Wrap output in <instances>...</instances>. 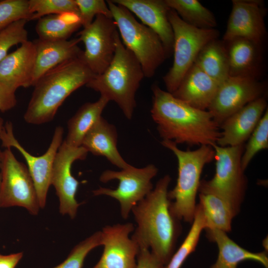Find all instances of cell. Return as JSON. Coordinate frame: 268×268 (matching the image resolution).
<instances>
[{"label":"cell","mask_w":268,"mask_h":268,"mask_svg":"<svg viewBox=\"0 0 268 268\" xmlns=\"http://www.w3.org/2000/svg\"><path fill=\"white\" fill-rule=\"evenodd\" d=\"M151 117L163 140L190 146L212 145L220 136V126L207 110L194 108L152 85Z\"/></svg>","instance_id":"cell-1"},{"label":"cell","mask_w":268,"mask_h":268,"mask_svg":"<svg viewBox=\"0 0 268 268\" xmlns=\"http://www.w3.org/2000/svg\"><path fill=\"white\" fill-rule=\"evenodd\" d=\"M171 180L168 175L160 179L131 211L136 223L131 238L166 266L174 253L180 230L178 220L170 210L168 189Z\"/></svg>","instance_id":"cell-2"},{"label":"cell","mask_w":268,"mask_h":268,"mask_svg":"<svg viewBox=\"0 0 268 268\" xmlns=\"http://www.w3.org/2000/svg\"><path fill=\"white\" fill-rule=\"evenodd\" d=\"M95 75L80 57L65 62L41 76L24 115L30 124L51 122L64 101L73 92L86 84Z\"/></svg>","instance_id":"cell-3"},{"label":"cell","mask_w":268,"mask_h":268,"mask_svg":"<svg viewBox=\"0 0 268 268\" xmlns=\"http://www.w3.org/2000/svg\"><path fill=\"white\" fill-rule=\"evenodd\" d=\"M144 77L139 62L123 44L118 33L115 54L110 65L85 86L99 92L109 101L115 102L125 117L131 120L136 107V92Z\"/></svg>","instance_id":"cell-4"},{"label":"cell","mask_w":268,"mask_h":268,"mask_svg":"<svg viewBox=\"0 0 268 268\" xmlns=\"http://www.w3.org/2000/svg\"><path fill=\"white\" fill-rule=\"evenodd\" d=\"M161 144L174 154L178 161L177 183L168 193L169 200L173 201H170V211L177 219L192 223L201 176L204 166L214 159V149L203 145L194 150L184 151L170 140H162Z\"/></svg>","instance_id":"cell-5"},{"label":"cell","mask_w":268,"mask_h":268,"mask_svg":"<svg viewBox=\"0 0 268 268\" xmlns=\"http://www.w3.org/2000/svg\"><path fill=\"white\" fill-rule=\"evenodd\" d=\"M106 1L123 44L139 62L144 77H152L168 58L160 38L126 7L112 0Z\"/></svg>","instance_id":"cell-6"},{"label":"cell","mask_w":268,"mask_h":268,"mask_svg":"<svg viewBox=\"0 0 268 268\" xmlns=\"http://www.w3.org/2000/svg\"><path fill=\"white\" fill-rule=\"evenodd\" d=\"M211 146L215 153V172L211 179L201 181L199 191L220 197L236 215L244 198L247 183L241 166L244 144L222 147L215 143Z\"/></svg>","instance_id":"cell-7"},{"label":"cell","mask_w":268,"mask_h":268,"mask_svg":"<svg viewBox=\"0 0 268 268\" xmlns=\"http://www.w3.org/2000/svg\"><path fill=\"white\" fill-rule=\"evenodd\" d=\"M168 18L174 35V60L163 80L167 91L172 93L194 64L201 49L209 42L218 39L219 32L216 29H199L190 26L172 9Z\"/></svg>","instance_id":"cell-8"},{"label":"cell","mask_w":268,"mask_h":268,"mask_svg":"<svg viewBox=\"0 0 268 268\" xmlns=\"http://www.w3.org/2000/svg\"><path fill=\"white\" fill-rule=\"evenodd\" d=\"M157 172V168L152 164L142 168L130 165L118 171L105 170L100 176V181L107 183L117 180L118 187L115 189L100 187L93 191V195L107 196L117 200L120 204L121 216L126 219L133 207L153 190L151 181Z\"/></svg>","instance_id":"cell-9"},{"label":"cell","mask_w":268,"mask_h":268,"mask_svg":"<svg viewBox=\"0 0 268 268\" xmlns=\"http://www.w3.org/2000/svg\"><path fill=\"white\" fill-rule=\"evenodd\" d=\"M1 174L0 208L20 206L37 215L41 208L34 182L27 167L16 159L11 148L2 152Z\"/></svg>","instance_id":"cell-10"},{"label":"cell","mask_w":268,"mask_h":268,"mask_svg":"<svg viewBox=\"0 0 268 268\" xmlns=\"http://www.w3.org/2000/svg\"><path fill=\"white\" fill-rule=\"evenodd\" d=\"M118 33L113 18L101 14L78 33L84 45L80 58L95 75L102 73L111 62Z\"/></svg>","instance_id":"cell-11"},{"label":"cell","mask_w":268,"mask_h":268,"mask_svg":"<svg viewBox=\"0 0 268 268\" xmlns=\"http://www.w3.org/2000/svg\"><path fill=\"white\" fill-rule=\"evenodd\" d=\"M64 129L57 126L47 151L43 155L35 156L28 152L16 138L11 122L7 121L4 125L0 140L5 148L14 147L23 156L27 168L32 177L36 190L41 208L45 207L54 161L59 148L63 140Z\"/></svg>","instance_id":"cell-12"},{"label":"cell","mask_w":268,"mask_h":268,"mask_svg":"<svg viewBox=\"0 0 268 268\" xmlns=\"http://www.w3.org/2000/svg\"><path fill=\"white\" fill-rule=\"evenodd\" d=\"M265 89L256 77L229 76L220 84L207 111L220 126L228 117L264 96Z\"/></svg>","instance_id":"cell-13"},{"label":"cell","mask_w":268,"mask_h":268,"mask_svg":"<svg viewBox=\"0 0 268 268\" xmlns=\"http://www.w3.org/2000/svg\"><path fill=\"white\" fill-rule=\"evenodd\" d=\"M88 153L82 146L73 147L63 140L53 163L51 185L54 187L59 199V211L71 219L75 217L81 204L75 199L79 182L72 175L71 166L76 160L85 159Z\"/></svg>","instance_id":"cell-14"},{"label":"cell","mask_w":268,"mask_h":268,"mask_svg":"<svg viewBox=\"0 0 268 268\" xmlns=\"http://www.w3.org/2000/svg\"><path fill=\"white\" fill-rule=\"evenodd\" d=\"M134 229L130 222L104 227L100 231L103 251L92 268H135L139 248L129 238Z\"/></svg>","instance_id":"cell-15"},{"label":"cell","mask_w":268,"mask_h":268,"mask_svg":"<svg viewBox=\"0 0 268 268\" xmlns=\"http://www.w3.org/2000/svg\"><path fill=\"white\" fill-rule=\"evenodd\" d=\"M223 41L244 38L259 45L266 34V9L259 0H233Z\"/></svg>","instance_id":"cell-16"},{"label":"cell","mask_w":268,"mask_h":268,"mask_svg":"<svg viewBox=\"0 0 268 268\" xmlns=\"http://www.w3.org/2000/svg\"><path fill=\"white\" fill-rule=\"evenodd\" d=\"M267 108L264 96L249 103L228 117L220 126V136L216 144L220 146L244 144Z\"/></svg>","instance_id":"cell-17"},{"label":"cell","mask_w":268,"mask_h":268,"mask_svg":"<svg viewBox=\"0 0 268 268\" xmlns=\"http://www.w3.org/2000/svg\"><path fill=\"white\" fill-rule=\"evenodd\" d=\"M134 14L160 38L167 57L173 52L174 35L168 18L171 8L165 0H112Z\"/></svg>","instance_id":"cell-18"},{"label":"cell","mask_w":268,"mask_h":268,"mask_svg":"<svg viewBox=\"0 0 268 268\" xmlns=\"http://www.w3.org/2000/svg\"><path fill=\"white\" fill-rule=\"evenodd\" d=\"M36 58L33 42L26 41L0 62V81L15 91L32 86Z\"/></svg>","instance_id":"cell-19"},{"label":"cell","mask_w":268,"mask_h":268,"mask_svg":"<svg viewBox=\"0 0 268 268\" xmlns=\"http://www.w3.org/2000/svg\"><path fill=\"white\" fill-rule=\"evenodd\" d=\"M78 37L67 40H42L33 41L36 58L32 86L46 72L58 65L80 57L82 50Z\"/></svg>","instance_id":"cell-20"},{"label":"cell","mask_w":268,"mask_h":268,"mask_svg":"<svg viewBox=\"0 0 268 268\" xmlns=\"http://www.w3.org/2000/svg\"><path fill=\"white\" fill-rule=\"evenodd\" d=\"M219 85L194 64L172 94L194 108L207 110Z\"/></svg>","instance_id":"cell-21"},{"label":"cell","mask_w":268,"mask_h":268,"mask_svg":"<svg viewBox=\"0 0 268 268\" xmlns=\"http://www.w3.org/2000/svg\"><path fill=\"white\" fill-rule=\"evenodd\" d=\"M117 141L116 128L102 117L85 135L81 146L93 155L105 157L121 169H125L130 165L119 152Z\"/></svg>","instance_id":"cell-22"},{"label":"cell","mask_w":268,"mask_h":268,"mask_svg":"<svg viewBox=\"0 0 268 268\" xmlns=\"http://www.w3.org/2000/svg\"><path fill=\"white\" fill-rule=\"evenodd\" d=\"M205 230L207 238L216 243L218 249L217 259L210 268H237L238 264L245 260L256 261L268 268V258L265 252L249 251L236 244L222 230L215 228Z\"/></svg>","instance_id":"cell-23"},{"label":"cell","mask_w":268,"mask_h":268,"mask_svg":"<svg viewBox=\"0 0 268 268\" xmlns=\"http://www.w3.org/2000/svg\"><path fill=\"white\" fill-rule=\"evenodd\" d=\"M223 42L227 53L229 76L256 77L259 45L244 38Z\"/></svg>","instance_id":"cell-24"},{"label":"cell","mask_w":268,"mask_h":268,"mask_svg":"<svg viewBox=\"0 0 268 268\" xmlns=\"http://www.w3.org/2000/svg\"><path fill=\"white\" fill-rule=\"evenodd\" d=\"M109 102L100 96L96 101L82 105L68 121L67 134L64 141L73 147L81 146L84 136L102 117Z\"/></svg>","instance_id":"cell-25"},{"label":"cell","mask_w":268,"mask_h":268,"mask_svg":"<svg viewBox=\"0 0 268 268\" xmlns=\"http://www.w3.org/2000/svg\"><path fill=\"white\" fill-rule=\"evenodd\" d=\"M194 64L219 84L229 76L225 45L218 39L209 42L201 49Z\"/></svg>","instance_id":"cell-26"},{"label":"cell","mask_w":268,"mask_h":268,"mask_svg":"<svg viewBox=\"0 0 268 268\" xmlns=\"http://www.w3.org/2000/svg\"><path fill=\"white\" fill-rule=\"evenodd\" d=\"M81 26L79 17L73 13L45 16L38 19L36 31L42 40H67Z\"/></svg>","instance_id":"cell-27"},{"label":"cell","mask_w":268,"mask_h":268,"mask_svg":"<svg viewBox=\"0 0 268 268\" xmlns=\"http://www.w3.org/2000/svg\"><path fill=\"white\" fill-rule=\"evenodd\" d=\"M200 203L205 220V228L218 229L225 232L231 230L232 219L236 215L229 204L220 197L200 193Z\"/></svg>","instance_id":"cell-28"},{"label":"cell","mask_w":268,"mask_h":268,"mask_svg":"<svg viewBox=\"0 0 268 268\" xmlns=\"http://www.w3.org/2000/svg\"><path fill=\"white\" fill-rule=\"evenodd\" d=\"M169 7L190 26L199 29H214V14L197 0H165Z\"/></svg>","instance_id":"cell-29"},{"label":"cell","mask_w":268,"mask_h":268,"mask_svg":"<svg viewBox=\"0 0 268 268\" xmlns=\"http://www.w3.org/2000/svg\"><path fill=\"white\" fill-rule=\"evenodd\" d=\"M205 220L199 204L196 206L192 224L183 242L174 253L166 268H180L188 257L195 251L202 231L205 228Z\"/></svg>","instance_id":"cell-30"},{"label":"cell","mask_w":268,"mask_h":268,"mask_svg":"<svg viewBox=\"0 0 268 268\" xmlns=\"http://www.w3.org/2000/svg\"><path fill=\"white\" fill-rule=\"evenodd\" d=\"M29 20L39 19L45 16L73 13L79 16L75 0H28Z\"/></svg>","instance_id":"cell-31"},{"label":"cell","mask_w":268,"mask_h":268,"mask_svg":"<svg viewBox=\"0 0 268 268\" xmlns=\"http://www.w3.org/2000/svg\"><path fill=\"white\" fill-rule=\"evenodd\" d=\"M248 139L241 157V166L244 171L259 152L268 147V108Z\"/></svg>","instance_id":"cell-32"},{"label":"cell","mask_w":268,"mask_h":268,"mask_svg":"<svg viewBox=\"0 0 268 268\" xmlns=\"http://www.w3.org/2000/svg\"><path fill=\"white\" fill-rule=\"evenodd\" d=\"M101 245V231H99L75 245L67 258L53 268H82L87 255Z\"/></svg>","instance_id":"cell-33"},{"label":"cell","mask_w":268,"mask_h":268,"mask_svg":"<svg viewBox=\"0 0 268 268\" xmlns=\"http://www.w3.org/2000/svg\"><path fill=\"white\" fill-rule=\"evenodd\" d=\"M28 21H16L0 30V62L7 55L12 46L27 41L28 33L25 25Z\"/></svg>","instance_id":"cell-34"},{"label":"cell","mask_w":268,"mask_h":268,"mask_svg":"<svg viewBox=\"0 0 268 268\" xmlns=\"http://www.w3.org/2000/svg\"><path fill=\"white\" fill-rule=\"evenodd\" d=\"M28 0H0V30L21 19L29 21Z\"/></svg>","instance_id":"cell-35"},{"label":"cell","mask_w":268,"mask_h":268,"mask_svg":"<svg viewBox=\"0 0 268 268\" xmlns=\"http://www.w3.org/2000/svg\"><path fill=\"white\" fill-rule=\"evenodd\" d=\"M79 11L81 26L90 25L98 15L112 18L106 1L104 0H75Z\"/></svg>","instance_id":"cell-36"},{"label":"cell","mask_w":268,"mask_h":268,"mask_svg":"<svg viewBox=\"0 0 268 268\" xmlns=\"http://www.w3.org/2000/svg\"><path fill=\"white\" fill-rule=\"evenodd\" d=\"M135 268H166L148 249L139 248Z\"/></svg>","instance_id":"cell-37"},{"label":"cell","mask_w":268,"mask_h":268,"mask_svg":"<svg viewBox=\"0 0 268 268\" xmlns=\"http://www.w3.org/2000/svg\"><path fill=\"white\" fill-rule=\"evenodd\" d=\"M13 91L0 81V111L5 112L13 108L17 103Z\"/></svg>","instance_id":"cell-38"},{"label":"cell","mask_w":268,"mask_h":268,"mask_svg":"<svg viewBox=\"0 0 268 268\" xmlns=\"http://www.w3.org/2000/svg\"><path fill=\"white\" fill-rule=\"evenodd\" d=\"M23 256L22 252L8 255L0 254V268H15Z\"/></svg>","instance_id":"cell-39"},{"label":"cell","mask_w":268,"mask_h":268,"mask_svg":"<svg viewBox=\"0 0 268 268\" xmlns=\"http://www.w3.org/2000/svg\"><path fill=\"white\" fill-rule=\"evenodd\" d=\"M2 152V151L0 149V190H1V162Z\"/></svg>","instance_id":"cell-40"},{"label":"cell","mask_w":268,"mask_h":268,"mask_svg":"<svg viewBox=\"0 0 268 268\" xmlns=\"http://www.w3.org/2000/svg\"><path fill=\"white\" fill-rule=\"evenodd\" d=\"M4 128V121L2 118H0V136Z\"/></svg>","instance_id":"cell-41"}]
</instances>
